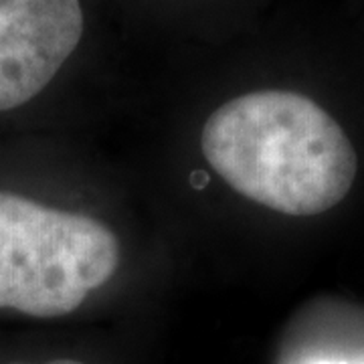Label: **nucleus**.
<instances>
[{"instance_id": "1", "label": "nucleus", "mask_w": 364, "mask_h": 364, "mask_svg": "<svg viewBox=\"0 0 364 364\" xmlns=\"http://www.w3.org/2000/svg\"><path fill=\"white\" fill-rule=\"evenodd\" d=\"M200 150L235 193L294 217L336 207L358 170L338 122L296 91H253L223 104L203 128Z\"/></svg>"}, {"instance_id": "2", "label": "nucleus", "mask_w": 364, "mask_h": 364, "mask_svg": "<svg viewBox=\"0 0 364 364\" xmlns=\"http://www.w3.org/2000/svg\"><path fill=\"white\" fill-rule=\"evenodd\" d=\"M119 265L114 231L87 215L0 193V308L57 318L77 310Z\"/></svg>"}, {"instance_id": "3", "label": "nucleus", "mask_w": 364, "mask_h": 364, "mask_svg": "<svg viewBox=\"0 0 364 364\" xmlns=\"http://www.w3.org/2000/svg\"><path fill=\"white\" fill-rule=\"evenodd\" d=\"M81 35L79 0H0V112L39 95Z\"/></svg>"}, {"instance_id": "4", "label": "nucleus", "mask_w": 364, "mask_h": 364, "mask_svg": "<svg viewBox=\"0 0 364 364\" xmlns=\"http://www.w3.org/2000/svg\"><path fill=\"white\" fill-rule=\"evenodd\" d=\"M45 364H83V363H79V360H69V358H61V360H51V363H45Z\"/></svg>"}, {"instance_id": "5", "label": "nucleus", "mask_w": 364, "mask_h": 364, "mask_svg": "<svg viewBox=\"0 0 364 364\" xmlns=\"http://www.w3.org/2000/svg\"><path fill=\"white\" fill-rule=\"evenodd\" d=\"M314 364H348V363H330V360H322V363H314Z\"/></svg>"}]
</instances>
